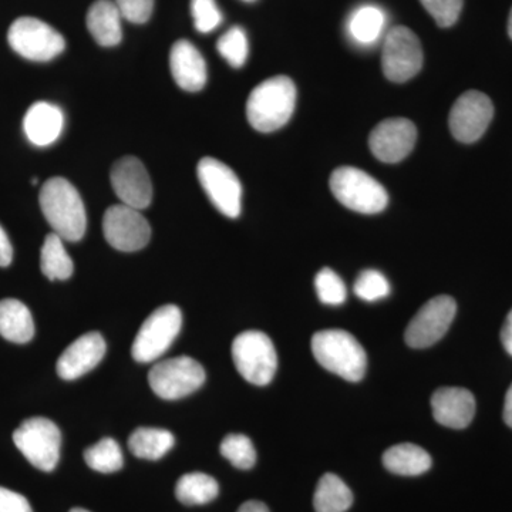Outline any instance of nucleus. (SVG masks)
I'll return each mask as SVG.
<instances>
[{
	"label": "nucleus",
	"instance_id": "obj_1",
	"mask_svg": "<svg viewBox=\"0 0 512 512\" xmlns=\"http://www.w3.org/2000/svg\"><path fill=\"white\" fill-rule=\"evenodd\" d=\"M40 208L63 241L77 242L86 234V207L79 191L66 178H49L39 195Z\"/></svg>",
	"mask_w": 512,
	"mask_h": 512
},
{
	"label": "nucleus",
	"instance_id": "obj_2",
	"mask_svg": "<svg viewBox=\"0 0 512 512\" xmlns=\"http://www.w3.org/2000/svg\"><path fill=\"white\" fill-rule=\"evenodd\" d=\"M295 106V83L288 76L271 77L258 84L249 94V124L259 133H272L288 124Z\"/></svg>",
	"mask_w": 512,
	"mask_h": 512
},
{
	"label": "nucleus",
	"instance_id": "obj_3",
	"mask_svg": "<svg viewBox=\"0 0 512 512\" xmlns=\"http://www.w3.org/2000/svg\"><path fill=\"white\" fill-rule=\"evenodd\" d=\"M312 352L320 366L348 382H359L365 376V349L346 330L326 329L315 333L312 338Z\"/></svg>",
	"mask_w": 512,
	"mask_h": 512
},
{
	"label": "nucleus",
	"instance_id": "obj_4",
	"mask_svg": "<svg viewBox=\"0 0 512 512\" xmlns=\"http://www.w3.org/2000/svg\"><path fill=\"white\" fill-rule=\"evenodd\" d=\"M329 185L340 204L360 214H379L389 202L386 188L359 168H336Z\"/></svg>",
	"mask_w": 512,
	"mask_h": 512
},
{
	"label": "nucleus",
	"instance_id": "obj_5",
	"mask_svg": "<svg viewBox=\"0 0 512 512\" xmlns=\"http://www.w3.org/2000/svg\"><path fill=\"white\" fill-rule=\"evenodd\" d=\"M232 359L239 375L255 386L271 383L278 367L274 343L259 330H247L235 338Z\"/></svg>",
	"mask_w": 512,
	"mask_h": 512
},
{
	"label": "nucleus",
	"instance_id": "obj_6",
	"mask_svg": "<svg viewBox=\"0 0 512 512\" xmlns=\"http://www.w3.org/2000/svg\"><path fill=\"white\" fill-rule=\"evenodd\" d=\"M13 441L20 453L39 470H55L60 458L62 433L52 420L33 417L25 420L13 433Z\"/></svg>",
	"mask_w": 512,
	"mask_h": 512
},
{
	"label": "nucleus",
	"instance_id": "obj_7",
	"mask_svg": "<svg viewBox=\"0 0 512 512\" xmlns=\"http://www.w3.org/2000/svg\"><path fill=\"white\" fill-rule=\"evenodd\" d=\"M183 326V313L175 305H164L156 309L138 330L134 339V360L138 363H151L164 355Z\"/></svg>",
	"mask_w": 512,
	"mask_h": 512
},
{
	"label": "nucleus",
	"instance_id": "obj_8",
	"mask_svg": "<svg viewBox=\"0 0 512 512\" xmlns=\"http://www.w3.org/2000/svg\"><path fill=\"white\" fill-rule=\"evenodd\" d=\"M8 42L19 56L32 62H50L66 49V40L56 29L29 16L12 23Z\"/></svg>",
	"mask_w": 512,
	"mask_h": 512
},
{
	"label": "nucleus",
	"instance_id": "obj_9",
	"mask_svg": "<svg viewBox=\"0 0 512 512\" xmlns=\"http://www.w3.org/2000/svg\"><path fill=\"white\" fill-rule=\"evenodd\" d=\"M205 382L204 367L192 359L181 356L163 360L151 367L148 383L158 397L178 400L197 392Z\"/></svg>",
	"mask_w": 512,
	"mask_h": 512
},
{
	"label": "nucleus",
	"instance_id": "obj_10",
	"mask_svg": "<svg viewBox=\"0 0 512 512\" xmlns=\"http://www.w3.org/2000/svg\"><path fill=\"white\" fill-rule=\"evenodd\" d=\"M384 76L394 83L409 82L423 67V49L416 33L404 26L390 29L382 52Z\"/></svg>",
	"mask_w": 512,
	"mask_h": 512
},
{
	"label": "nucleus",
	"instance_id": "obj_11",
	"mask_svg": "<svg viewBox=\"0 0 512 512\" xmlns=\"http://www.w3.org/2000/svg\"><path fill=\"white\" fill-rule=\"evenodd\" d=\"M457 303L451 296L440 295L424 303L410 320L404 339L413 349H426L439 342L456 318Z\"/></svg>",
	"mask_w": 512,
	"mask_h": 512
},
{
	"label": "nucleus",
	"instance_id": "obj_12",
	"mask_svg": "<svg viewBox=\"0 0 512 512\" xmlns=\"http://www.w3.org/2000/svg\"><path fill=\"white\" fill-rule=\"evenodd\" d=\"M198 180L212 205L228 218L241 214L242 185L237 174L217 158H202L197 167Z\"/></svg>",
	"mask_w": 512,
	"mask_h": 512
},
{
	"label": "nucleus",
	"instance_id": "obj_13",
	"mask_svg": "<svg viewBox=\"0 0 512 512\" xmlns=\"http://www.w3.org/2000/svg\"><path fill=\"white\" fill-rule=\"evenodd\" d=\"M494 117L493 101L484 93L470 90L461 94L450 111L451 134L460 143H476L484 136Z\"/></svg>",
	"mask_w": 512,
	"mask_h": 512
},
{
	"label": "nucleus",
	"instance_id": "obj_14",
	"mask_svg": "<svg viewBox=\"0 0 512 512\" xmlns=\"http://www.w3.org/2000/svg\"><path fill=\"white\" fill-rule=\"evenodd\" d=\"M103 232L111 247L121 252H136L151 238L150 224L141 211L128 205H113L103 218Z\"/></svg>",
	"mask_w": 512,
	"mask_h": 512
},
{
	"label": "nucleus",
	"instance_id": "obj_15",
	"mask_svg": "<svg viewBox=\"0 0 512 512\" xmlns=\"http://www.w3.org/2000/svg\"><path fill=\"white\" fill-rule=\"evenodd\" d=\"M111 187L121 204L146 210L153 201V184L146 165L137 157H124L111 168Z\"/></svg>",
	"mask_w": 512,
	"mask_h": 512
},
{
	"label": "nucleus",
	"instance_id": "obj_16",
	"mask_svg": "<svg viewBox=\"0 0 512 512\" xmlns=\"http://www.w3.org/2000/svg\"><path fill=\"white\" fill-rule=\"evenodd\" d=\"M417 141V128L407 119H387L373 128L369 146L373 156L383 163L394 164L412 153Z\"/></svg>",
	"mask_w": 512,
	"mask_h": 512
},
{
	"label": "nucleus",
	"instance_id": "obj_17",
	"mask_svg": "<svg viewBox=\"0 0 512 512\" xmlns=\"http://www.w3.org/2000/svg\"><path fill=\"white\" fill-rule=\"evenodd\" d=\"M106 342L99 332H90L74 340L57 360V375L76 380L99 365L106 355Z\"/></svg>",
	"mask_w": 512,
	"mask_h": 512
},
{
	"label": "nucleus",
	"instance_id": "obj_18",
	"mask_svg": "<svg viewBox=\"0 0 512 512\" xmlns=\"http://www.w3.org/2000/svg\"><path fill=\"white\" fill-rule=\"evenodd\" d=\"M431 409L437 423L448 429H466L476 414V399L463 387H440L431 397Z\"/></svg>",
	"mask_w": 512,
	"mask_h": 512
},
{
	"label": "nucleus",
	"instance_id": "obj_19",
	"mask_svg": "<svg viewBox=\"0 0 512 512\" xmlns=\"http://www.w3.org/2000/svg\"><path fill=\"white\" fill-rule=\"evenodd\" d=\"M170 69L175 83L185 92H200L207 84V63L200 50L188 40H178L170 53Z\"/></svg>",
	"mask_w": 512,
	"mask_h": 512
},
{
	"label": "nucleus",
	"instance_id": "obj_20",
	"mask_svg": "<svg viewBox=\"0 0 512 512\" xmlns=\"http://www.w3.org/2000/svg\"><path fill=\"white\" fill-rule=\"evenodd\" d=\"M64 114L56 104L37 101L26 113L23 130L33 146H52L62 136Z\"/></svg>",
	"mask_w": 512,
	"mask_h": 512
},
{
	"label": "nucleus",
	"instance_id": "obj_21",
	"mask_svg": "<svg viewBox=\"0 0 512 512\" xmlns=\"http://www.w3.org/2000/svg\"><path fill=\"white\" fill-rule=\"evenodd\" d=\"M87 29L103 47L119 45L123 39V16L113 0H97L87 12Z\"/></svg>",
	"mask_w": 512,
	"mask_h": 512
},
{
	"label": "nucleus",
	"instance_id": "obj_22",
	"mask_svg": "<svg viewBox=\"0 0 512 512\" xmlns=\"http://www.w3.org/2000/svg\"><path fill=\"white\" fill-rule=\"evenodd\" d=\"M0 336L13 343H28L35 336L32 313L18 299L0 301Z\"/></svg>",
	"mask_w": 512,
	"mask_h": 512
},
{
	"label": "nucleus",
	"instance_id": "obj_23",
	"mask_svg": "<svg viewBox=\"0 0 512 512\" xmlns=\"http://www.w3.org/2000/svg\"><path fill=\"white\" fill-rule=\"evenodd\" d=\"M431 457L424 448L412 443L396 444L383 454V464L397 476H421L431 467Z\"/></svg>",
	"mask_w": 512,
	"mask_h": 512
},
{
	"label": "nucleus",
	"instance_id": "obj_24",
	"mask_svg": "<svg viewBox=\"0 0 512 512\" xmlns=\"http://www.w3.org/2000/svg\"><path fill=\"white\" fill-rule=\"evenodd\" d=\"M352 504L353 493L342 478L332 473L320 478L313 497L316 512H346Z\"/></svg>",
	"mask_w": 512,
	"mask_h": 512
},
{
	"label": "nucleus",
	"instance_id": "obj_25",
	"mask_svg": "<svg viewBox=\"0 0 512 512\" xmlns=\"http://www.w3.org/2000/svg\"><path fill=\"white\" fill-rule=\"evenodd\" d=\"M173 433L154 427H140L134 430L128 439V448L131 453L144 460H160L174 447Z\"/></svg>",
	"mask_w": 512,
	"mask_h": 512
},
{
	"label": "nucleus",
	"instance_id": "obj_26",
	"mask_svg": "<svg viewBox=\"0 0 512 512\" xmlns=\"http://www.w3.org/2000/svg\"><path fill=\"white\" fill-rule=\"evenodd\" d=\"M386 15L382 9L373 5H363L350 16L349 35L357 45L370 46L383 35Z\"/></svg>",
	"mask_w": 512,
	"mask_h": 512
},
{
	"label": "nucleus",
	"instance_id": "obj_27",
	"mask_svg": "<svg viewBox=\"0 0 512 512\" xmlns=\"http://www.w3.org/2000/svg\"><path fill=\"white\" fill-rule=\"evenodd\" d=\"M59 235L49 234L40 252V269L50 281H66L73 275V261Z\"/></svg>",
	"mask_w": 512,
	"mask_h": 512
},
{
	"label": "nucleus",
	"instance_id": "obj_28",
	"mask_svg": "<svg viewBox=\"0 0 512 512\" xmlns=\"http://www.w3.org/2000/svg\"><path fill=\"white\" fill-rule=\"evenodd\" d=\"M220 493L217 480L204 473L185 474L175 485L177 500L185 505L211 503Z\"/></svg>",
	"mask_w": 512,
	"mask_h": 512
},
{
	"label": "nucleus",
	"instance_id": "obj_29",
	"mask_svg": "<svg viewBox=\"0 0 512 512\" xmlns=\"http://www.w3.org/2000/svg\"><path fill=\"white\" fill-rule=\"evenodd\" d=\"M87 466L99 473L110 474L121 470L124 464L123 451L116 440L106 437L84 451Z\"/></svg>",
	"mask_w": 512,
	"mask_h": 512
},
{
	"label": "nucleus",
	"instance_id": "obj_30",
	"mask_svg": "<svg viewBox=\"0 0 512 512\" xmlns=\"http://www.w3.org/2000/svg\"><path fill=\"white\" fill-rule=\"evenodd\" d=\"M221 454L232 466L239 470H249L255 466L256 451L249 437L244 434H229L221 443Z\"/></svg>",
	"mask_w": 512,
	"mask_h": 512
},
{
	"label": "nucleus",
	"instance_id": "obj_31",
	"mask_svg": "<svg viewBox=\"0 0 512 512\" xmlns=\"http://www.w3.org/2000/svg\"><path fill=\"white\" fill-rule=\"evenodd\" d=\"M218 52L235 69L244 66L248 59L249 45L245 30L234 26L220 37L217 43Z\"/></svg>",
	"mask_w": 512,
	"mask_h": 512
},
{
	"label": "nucleus",
	"instance_id": "obj_32",
	"mask_svg": "<svg viewBox=\"0 0 512 512\" xmlns=\"http://www.w3.org/2000/svg\"><path fill=\"white\" fill-rule=\"evenodd\" d=\"M315 288L320 302L325 303V305H342L346 301V296H348L345 282L330 268L320 269L315 278Z\"/></svg>",
	"mask_w": 512,
	"mask_h": 512
},
{
	"label": "nucleus",
	"instance_id": "obj_33",
	"mask_svg": "<svg viewBox=\"0 0 512 512\" xmlns=\"http://www.w3.org/2000/svg\"><path fill=\"white\" fill-rule=\"evenodd\" d=\"M355 293L366 302H376L386 298L390 293V284L382 272L367 269L357 276Z\"/></svg>",
	"mask_w": 512,
	"mask_h": 512
},
{
	"label": "nucleus",
	"instance_id": "obj_34",
	"mask_svg": "<svg viewBox=\"0 0 512 512\" xmlns=\"http://www.w3.org/2000/svg\"><path fill=\"white\" fill-rule=\"evenodd\" d=\"M191 15L200 33H211L222 23V13L215 0H191Z\"/></svg>",
	"mask_w": 512,
	"mask_h": 512
},
{
	"label": "nucleus",
	"instance_id": "obj_35",
	"mask_svg": "<svg viewBox=\"0 0 512 512\" xmlns=\"http://www.w3.org/2000/svg\"><path fill=\"white\" fill-rule=\"evenodd\" d=\"M440 28H450L460 18L464 0H420Z\"/></svg>",
	"mask_w": 512,
	"mask_h": 512
},
{
	"label": "nucleus",
	"instance_id": "obj_36",
	"mask_svg": "<svg viewBox=\"0 0 512 512\" xmlns=\"http://www.w3.org/2000/svg\"><path fill=\"white\" fill-rule=\"evenodd\" d=\"M123 19L143 25L153 15L154 0H113Z\"/></svg>",
	"mask_w": 512,
	"mask_h": 512
},
{
	"label": "nucleus",
	"instance_id": "obj_37",
	"mask_svg": "<svg viewBox=\"0 0 512 512\" xmlns=\"http://www.w3.org/2000/svg\"><path fill=\"white\" fill-rule=\"evenodd\" d=\"M0 512H33L22 494L0 487Z\"/></svg>",
	"mask_w": 512,
	"mask_h": 512
},
{
	"label": "nucleus",
	"instance_id": "obj_38",
	"mask_svg": "<svg viewBox=\"0 0 512 512\" xmlns=\"http://www.w3.org/2000/svg\"><path fill=\"white\" fill-rule=\"evenodd\" d=\"M12 259V244H10L9 237L8 234H6L5 229L0 227V266H2V268L9 266L12 264Z\"/></svg>",
	"mask_w": 512,
	"mask_h": 512
},
{
	"label": "nucleus",
	"instance_id": "obj_39",
	"mask_svg": "<svg viewBox=\"0 0 512 512\" xmlns=\"http://www.w3.org/2000/svg\"><path fill=\"white\" fill-rule=\"evenodd\" d=\"M501 340L505 350L512 356V309L505 319L503 329H501Z\"/></svg>",
	"mask_w": 512,
	"mask_h": 512
},
{
	"label": "nucleus",
	"instance_id": "obj_40",
	"mask_svg": "<svg viewBox=\"0 0 512 512\" xmlns=\"http://www.w3.org/2000/svg\"><path fill=\"white\" fill-rule=\"evenodd\" d=\"M503 416L505 423H507V426H510L512 429V384L510 386V389H508L507 394H505Z\"/></svg>",
	"mask_w": 512,
	"mask_h": 512
},
{
	"label": "nucleus",
	"instance_id": "obj_41",
	"mask_svg": "<svg viewBox=\"0 0 512 512\" xmlns=\"http://www.w3.org/2000/svg\"><path fill=\"white\" fill-rule=\"evenodd\" d=\"M238 512H269V508L261 501H247L239 507Z\"/></svg>",
	"mask_w": 512,
	"mask_h": 512
},
{
	"label": "nucleus",
	"instance_id": "obj_42",
	"mask_svg": "<svg viewBox=\"0 0 512 512\" xmlns=\"http://www.w3.org/2000/svg\"><path fill=\"white\" fill-rule=\"evenodd\" d=\"M508 35H510L512 39V9L510 13V19H508Z\"/></svg>",
	"mask_w": 512,
	"mask_h": 512
},
{
	"label": "nucleus",
	"instance_id": "obj_43",
	"mask_svg": "<svg viewBox=\"0 0 512 512\" xmlns=\"http://www.w3.org/2000/svg\"><path fill=\"white\" fill-rule=\"evenodd\" d=\"M70 512H90V511L84 510V508H73V510H70Z\"/></svg>",
	"mask_w": 512,
	"mask_h": 512
},
{
	"label": "nucleus",
	"instance_id": "obj_44",
	"mask_svg": "<svg viewBox=\"0 0 512 512\" xmlns=\"http://www.w3.org/2000/svg\"><path fill=\"white\" fill-rule=\"evenodd\" d=\"M242 2L252 3V2H256V0H242Z\"/></svg>",
	"mask_w": 512,
	"mask_h": 512
}]
</instances>
